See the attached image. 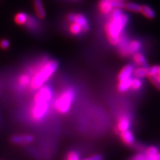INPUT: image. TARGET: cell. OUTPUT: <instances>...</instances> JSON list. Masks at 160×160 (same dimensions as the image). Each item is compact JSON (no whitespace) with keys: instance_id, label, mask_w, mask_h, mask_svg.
<instances>
[{"instance_id":"obj_1","label":"cell","mask_w":160,"mask_h":160,"mask_svg":"<svg viewBox=\"0 0 160 160\" xmlns=\"http://www.w3.org/2000/svg\"><path fill=\"white\" fill-rule=\"evenodd\" d=\"M111 17L105 25V31L112 45H119L123 29L128 22V17L123 13L121 9L113 8Z\"/></svg>"},{"instance_id":"obj_2","label":"cell","mask_w":160,"mask_h":160,"mask_svg":"<svg viewBox=\"0 0 160 160\" xmlns=\"http://www.w3.org/2000/svg\"><path fill=\"white\" fill-rule=\"evenodd\" d=\"M53 97V91L48 85H43L37 90L31 109V117L36 122H41L47 116L49 103Z\"/></svg>"},{"instance_id":"obj_3","label":"cell","mask_w":160,"mask_h":160,"mask_svg":"<svg viewBox=\"0 0 160 160\" xmlns=\"http://www.w3.org/2000/svg\"><path fill=\"white\" fill-rule=\"evenodd\" d=\"M59 64L56 60H45L38 67L37 71L31 80V88L33 90H38L45 85L56 71H57Z\"/></svg>"},{"instance_id":"obj_4","label":"cell","mask_w":160,"mask_h":160,"mask_svg":"<svg viewBox=\"0 0 160 160\" xmlns=\"http://www.w3.org/2000/svg\"><path fill=\"white\" fill-rule=\"evenodd\" d=\"M75 91L71 88L65 89L59 95L55 102V108L60 113H67L71 109L73 100L75 99Z\"/></svg>"},{"instance_id":"obj_5","label":"cell","mask_w":160,"mask_h":160,"mask_svg":"<svg viewBox=\"0 0 160 160\" xmlns=\"http://www.w3.org/2000/svg\"><path fill=\"white\" fill-rule=\"evenodd\" d=\"M68 19L71 22H74L79 25L82 29V31H87L89 28L88 22L86 19L85 16L80 13H71L68 17Z\"/></svg>"},{"instance_id":"obj_6","label":"cell","mask_w":160,"mask_h":160,"mask_svg":"<svg viewBox=\"0 0 160 160\" xmlns=\"http://www.w3.org/2000/svg\"><path fill=\"white\" fill-rule=\"evenodd\" d=\"M133 70H134V68H133V66L132 65H125V67L120 71L119 75H118L119 82L124 81V80H127L132 78Z\"/></svg>"},{"instance_id":"obj_7","label":"cell","mask_w":160,"mask_h":160,"mask_svg":"<svg viewBox=\"0 0 160 160\" xmlns=\"http://www.w3.org/2000/svg\"><path fill=\"white\" fill-rule=\"evenodd\" d=\"M34 140V137L30 134L15 135L12 137L11 141L14 144L18 145H24V144H29Z\"/></svg>"},{"instance_id":"obj_8","label":"cell","mask_w":160,"mask_h":160,"mask_svg":"<svg viewBox=\"0 0 160 160\" xmlns=\"http://www.w3.org/2000/svg\"><path fill=\"white\" fill-rule=\"evenodd\" d=\"M131 126V120L129 117L125 115H122L119 117V122L117 124V129L120 133L129 130Z\"/></svg>"},{"instance_id":"obj_9","label":"cell","mask_w":160,"mask_h":160,"mask_svg":"<svg viewBox=\"0 0 160 160\" xmlns=\"http://www.w3.org/2000/svg\"><path fill=\"white\" fill-rule=\"evenodd\" d=\"M120 136H121V139L122 140V142L126 145H131L134 143V136H133V133L130 130H127V131L122 132Z\"/></svg>"},{"instance_id":"obj_10","label":"cell","mask_w":160,"mask_h":160,"mask_svg":"<svg viewBox=\"0 0 160 160\" xmlns=\"http://www.w3.org/2000/svg\"><path fill=\"white\" fill-rule=\"evenodd\" d=\"M99 8L100 11L104 14H108L113 9L112 2L108 1V0H101V2H99Z\"/></svg>"},{"instance_id":"obj_11","label":"cell","mask_w":160,"mask_h":160,"mask_svg":"<svg viewBox=\"0 0 160 160\" xmlns=\"http://www.w3.org/2000/svg\"><path fill=\"white\" fill-rule=\"evenodd\" d=\"M33 4H34V8L37 13V15L41 19L45 17V11L43 7V4L42 0H34L33 1Z\"/></svg>"},{"instance_id":"obj_12","label":"cell","mask_w":160,"mask_h":160,"mask_svg":"<svg viewBox=\"0 0 160 160\" xmlns=\"http://www.w3.org/2000/svg\"><path fill=\"white\" fill-rule=\"evenodd\" d=\"M133 61H134V62L137 64V65L140 66V67L148 68L146 58L144 57V55L142 54V53H134V54H133Z\"/></svg>"},{"instance_id":"obj_13","label":"cell","mask_w":160,"mask_h":160,"mask_svg":"<svg viewBox=\"0 0 160 160\" xmlns=\"http://www.w3.org/2000/svg\"><path fill=\"white\" fill-rule=\"evenodd\" d=\"M131 81L132 78L127 80H124V81L119 82V84H118L117 86L118 91H119L120 93H125V92L128 91L129 89H131Z\"/></svg>"},{"instance_id":"obj_14","label":"cell","mask_w":160,"mask_h":160,"mask_svg":"<svg viewBox=\"0 0 160 160\" xmlns=\"http://www.w3.org/2000/svg\"><path fill=\"white\" fill-rule=\"evenodd\" d=\"M141 48V43L138 40H132L128 42V50L130 54H134L136 53H138Z\"/></svg>"},{"instance_id":"obj_15","label":"cell","mask_w":160,"mask_h":160,"mask_svg":"<svg viewBox=\"0 0 160 160\" xmlns=\"http://www.w3.org/2000/svg\"><path fill=\"white\" fill-rule=\"evenodd\" d=\"M140 13L148 19H153L155 17V12L151 7L148 5H141L140 8Z\"/></svg>"},{"instance_id":"obj_16","label":"cell","mask_w":160,"mask_h":160,"mask_svg":"<svg viewBox=\"0 0 160 160\" xmlns=\"http://www.w3.org/2000/svg\"><path fill=\"white\" fill-rule=\"evenodd\" d=\"M148 68L139 67L137 69L133 70V75L136 78L142 79V78L148 77Z\"/></svg>"},{"instance_id":"obj_17","label":"cell","mask_w":160,"mask_h":160,"mask_svg":"<svg viewBox=\"0 0 160 160\" xmlns=\"http://www.w3.org/2000/svg\"><path fill=\"white\" fill-rule=\"evenodd\" d=\"M28 17L25 13L21 12V13H17L15 17V22L19 25H25L27 22Z\"/></svg>"},{"instance_id":"obj_18","label":"cell","mask_w":160,"mask_h":160,"mask_svg":"<svg viewBox=\"0 0 160 160\" xmlns=\"http://www.w3.org/2000/svg\"><path fill=\"white\" fill-rule=\"evenodd\" d=\"M31 78L30 77V75L28 74V73H25V74H22L19 77V84L22 87H25V86L28 85L31 83Z\"/></svg>"},{"instance_id":"obj_19","label":"cell","mask_w":160,"mask_h":160,"mask_svg":"<svg viewBox=\"0 0 160 160\" xmlns=\"http://www.w3.org/2000/svg\"><path fill=\"white\" fill-rule=\"evenodd\" d=\"M69 30L71 33L73 35H79L82 32V29L80 26L77 23L71 22L69 26Z\"/></svg>"},{"instance_id":"obj_20","label":"cell","mask_w":160,"mask_h":160,"mask_svg":"<svg viewBox=\"0 0 160 160\" xmlns=\"http://www.w3.org/2000/svg\"><path fill=\"white\" fill-rule=\"evenodd\" d=\"M142 86V82L141 79L139 78H132L131 81V88L133 91H138L139 90Z\"/></svg>"},{"instance_id":"obj_21","label":"cell","mask_w":160,"mask_h":160,"mask_svg":"<svg viewBox=\"0 0 160 160\" xmlns=\"http://www.w3.org/2000/svg\"><path fill=\"white\" fill-rule=\"evenodd\" d=\"M124 8H125L128 11H133V12H140V8H141V5H138V4L128 2L125 4Z\"/></svg>"},{"instance_id":"obj_22","label":"cell","mask_w":160,"mask_h":160,"mask_svg":"<svg viewBox=\"0 0 160 160\" xmlns=\"http://www.w3.org/2000/svg\"><path fill=\"white\" fill-rule=\"evenodd\" d=\"M159 73V65H153L151 68H148V77H155Z\"/></svg>"},{"instance_id":"obj_23","label":"cell","mask_w":160,"mask_h":160,"mask_svg":"<svg viewBox=\"0 0 160 160\" xmlns=\"http://www.w3.org/2000/svg\"><path fill=\"white\" fill-rule=\"evenodd\" d=\"M159 153V151H158V148L155 146H151V147H148L145 151V155L147 156H156L157 153Z\"/></svg>"},{"instance_id":"obj_24","label":"cell","mask_w":160,"mask_h":160,"mask_svg":"<svg viewBox=\"0 0 160 160\" xmlns=\"http://www.w3.org/2000/svg\"><path fill=\"white\" fill-rule=\"evenodd\" d=\"M67 160H80L79 156L76 151H71L68 154Z\"/></svg>"},{"instance_id":"obj_25","label":"cell","mask_w":160,"mask_h":160,"mask_svg":"<svg viewBox=\"0 0 160 160\" xmlns=\"http://www.w3.org/2000/svg\"><path fill=\"white\" fill-rule=\"evenodd\" d=\"M150 78V80L151 81V82L154 85V86L158 90H159L160 91V81L159 79H157V77H149Z\"/></svg>"},{"instance_id":"obj_26","label":"cell","mask_w":160,"mask_h":160,"mask_svg":"<svg viewBox=\"0 0 160 160\" xmlns=\"http://www.w3.org/2000/svg\"><path fill=\"white\" fill-rule=\"evenodd\" d=\"M112 2V5H113V8H122L125 6V4L123 3V2H120V1H111Z\"/></svg>"},{"instance_id":"obj_27","label":"cell","mask_w":160,"mask_h":160,"mask_svg":"<svg viewBox=\"0 0 160 160\" xmlns=\"http://www.w3.org/2000/svg\"><path fill=\"white\" fill-rule=\"evenodd\" d=\"M0 46L3 49H8L10 46V42L8 39H2L0 42Z\"/></svg>"},{"instance_id":"obj_28","label":"cell","mask_w":160,"mask_h":160,"mask_svg":"<svg viewBox=\"0 0 160 160\" xmlns=\"http://www.w3.org/2000/svg\"><path fill=\"white\" fill-rule=\"evenodd\" d=\"M131 160H146L145 154H142V153H139V154L136 155Z\"/></svg>"},{"instance_id":"obj_29","label":"cell","mask_w":160,"mask_h":160,"mask_svg":"<svg viewBox=\"0 0 160 160\" xmlns=\"http://www.w3.org/2000/svg\"><path fill=\"white\" fill-rule=\"evenodd\" d=\"M90 160H102L101 155H93L89 158Z\"/></svg>"},{"instance_id":"obj_30","label":"cell","mask_w":160,"mask_h":160,"mask_svg":"<svg viewBox=\"0 0 160 160\" xmlns=\"http://www.w3.org/2000/svg\"><path fill=\"white\" fill-rule=\"evenodd\" d=\"M157 156V155H156ZM156 156H147L146 157V160H156Z\"/></svg>"},{"instance_id":"obj_31","label":"cell","mask_w":160,"mask_h":160,"mask_svg":"<svg viewBox=\"0 0 160 160\" xmlns=\"http://www.w3.org/2000/svg\"><path fill=\"white\" fill-rule=\"evenodd\" d=\"M156 160H160V153H158L156 156Z\"/></svg>"},{"instance_id":"obj_32","label":"cell","mask_w":160,"mask_h":160,"mask_svg":"<svg viewBox=\"0 0 160 160\" xmlns=\"http://www.w3.org/2000/svg\"><path fill=\"white\" fill-rule=\"evenodd\" d=\"M156 77H157V79H159V81H160V74H158L157 76H156Z\"/></svg>"},{"instance_id":"obj_33","label":"cell","mask_w":160,"mask_h":160,"mask_svg":"<svg viewBox=\"0 0 160 160\" xmlns=\"http://www.w3.org/2000/svg\"><path fill=\"white\" fill-rule=\"evenodd\" d=\"M113 1H120V2H124L125 0H113Z\"/></svg>"},{"instance_id":"obj_34","label":"cell","mask_w":160,"mask_h":160,"mask_svg":"<svg viewBox=\"0 0 160 160\" xmlns=\"http://www.w3.org/2000/svg\"><path fill=\"white\" fill-rule=\"evenodd\" d=\"M158 74H160V66H159V73Z\"/></svg>"},{"instance_id":"obj_35","label":"cell","mask_w":160,"mask_h":160,"mask_svg":"<svg viewBox=\"0 0 160 160\" xmlns=\"http://www.w3.org/2000/svg\"><path fill=\"white\" fill-rule=\"evenodd\" d=\"M83 160H90V159H89V158H88V159H83Z\"/></svg>"},{"instance_id":"obj_36","label":"cell","mask_w":160,"mask_h":160,"mask_svg":"<svg viewBox=\"0 0 160 160\" xmlns=\"http://www.w3.org/2000/svg\"><path fill=\"white\" fill-rule=\"evenodd\" d=\"M108 1H113V0H108Z\"/></svg>"}]
</instances>
